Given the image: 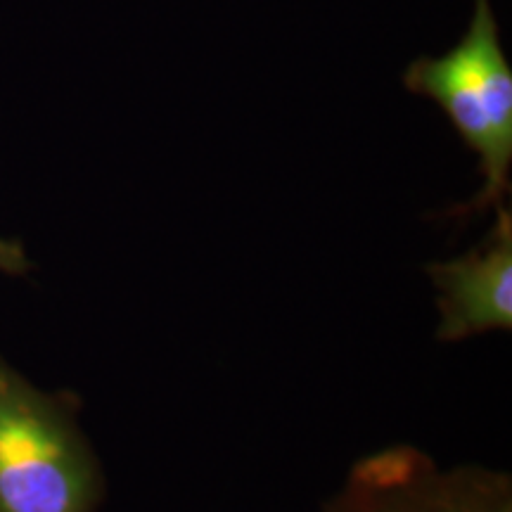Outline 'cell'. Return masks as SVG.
Listing matches in <instances>:
<instances>
[{
    "label": "cell",
    "mask_w": 512,
    "mask_h": 512,
    "mask_svg": "<svg viewBox=\"0 0 512 512\" xmlns=\"http://www.w3.org/2000/svg\"><path fill=\"white\" fill-rule=\"evenodd\" d=\"M34 264L29 261L27 249L19 240L0 238V273L5 275H27Z\"/></svg>",
    "instance_id": "obj_5"
},
{
    "label": "cell",
    "mask_w": 512,
    "mask_h": 512,
    "mask_svg": "<svg viewBox=\"0 0 512 512\" xmlns=\"http://www.w3.org/2000/svg\"><path fill=\"white\" fill-rule=\"evenodd\" d=\"M406 91L444 110L463 143L479 157L482 190L446 211L467 221L508 207L512 171V67L491 0H475L470 27L444 55H420L403 72Z\"/></svg>",
    "instance_id": "obj_2"
},
{
    "label": "cell",
    "mask_w": 512,
    "mask_h": 512,
    "mask_svg": "<svg viewBox=\"0 0 512 512\" xmlns=\"http://www.w3.org/2000/svg\"><path fill=\"white\" fill-rule=\"evenodd\" d=\"M437 290V339L446 344L512 330V214L496 209L489 235L470 252L425 268Z\"/></svg>",
    "instance_id": "obj_4"
},
{
    "label": "cell",
    "mask_w": 512,
    "mask_h": 512,
    "mask_svg": "<svg viewBox=\"0 0 512 512\" xmlns=\"http://www.w3.org/2000/svg\"><path fill=\"white\" fill-rule=\"evenodd\" d=\"M320 512H512V477L479 463L444 467L394 444L358 458Z\"/></svg>",
    "instance_id": "obj_3"
},
{
    "label": "cell",
    "mask_w": 512,
    "mask_h": 512,
    "mask_svg": "<svg viewBox=\"0 0 512 512\" xmlns=\"http://www.w3.org/2000/svg\"><path fill=\"white\" fill-rule=\"evenodd\" d=\"M69 389L43 392L0 358V512H98L102 463Z\"/></svg>",
    "instance_id": "obj_1"
}]
</instances>
